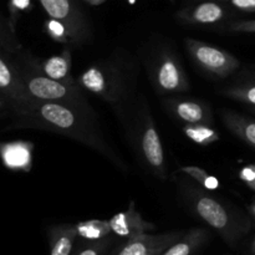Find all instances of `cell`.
<instances>
[{
    "label": "cell",
    "instance_id": "2",
    "mask_svg": "<svg viewBox=\"0 0 255 255\" xmlns=\"http://www.w3.org/2000/svg\"><path fill=\"white\" fill-rule=\"evenodd\" d=\"M138 75L136 57L119 47L110 56L87 66L76 81L85 92L110 105L121 121L138 99Z\"/></svg>",
    "mask_w": 255,
    "mask_h": 255
},
{
    "label": "cell",
    "instance_id": "11",
    "mask_svg": "<svg viewBox=\"0 0 255 255\" xmlns=\"http://www.w3.org/2000/svg\"><path fill=\"white\" fill-rule=\"evenodd\" d=\"M163 104L166 109L182 124L213 125L214 122L211 105L202 100L173 95L166 97Z\"/></svg>",
    "mask_w": 255,
    "mask_h": 255
},
{
    "label": "cell",
    "instance_id": "10",
    "mask_svg": "<svg viewBox=\"0 0 255 255\" xmlns=\"http://www.w3.org/2000/svg\"><path fill=\"white\" fill-rule=\"evenodd\" d=\"M184 232L174 231L161 234H142L111 249L109 255H161L174 242L178 241Z\"/></svg>",
    "mask_w": 255,
    "mask_h": 255
},
{
    "label": "cell",
    "instance_id": "28",
    "mask_svg": "<svg viewBox=\"0 0 255 255\" xmlns=\"http://www.w3.org/2000/svg\"><path fill=\"white\" fill-rule=\"evenodd\" d=\"M228 30L231 32H238V34H255V19L233 21L229 24Z\"/></svg>",
    "mask_w": 255,
    "mask_h": 255
},
{
    "label": "cell",
    "instance_id": "7",
    "mask_svg": "<svg viewBox=\"0 0 255 255\" xmlns=\"http://www.w3.org/2000/svg\"><path fill=\"white\" fill-rule=\"evenodd\" d=\"M184 45L192 61L206 74L218 79L233 75L241 66L238 57L219 46L207 44L193 37H186Z\"/></svg>",
    "mask_w": 255,
    "mask_h": 255
},
{
    "label": "cell",
    "instance_id": "33",
    "mask_svg": "<svg viewBox=\"0 0 255 255\" xmlns=\"http://www.w3.org/2000/svg\"><path fill=\"white\" fill-rule=\"evenodd\" d=\"M249 212H251V214L253 216V218L255 219V201L251 204V207H249Z\"/></svg>",
    "mask_w": 255,
    "mask_h": 255
},
{
    "label": "cell",
    "instance_id": "35",
    "mask_svg": "<svg viewBox=\"0 0 255 255\" xmlns=\"http://www.w3.org/2000/svg\"><path fill=\"white\" fill-rule=\"evenodd\" d=\"M253 111H254V114H255V107H253Z\"/></svg>",
    "mask_w": 255,
    "mask_h": 255
},
{
    "label": "cell",
    "instance_id": "16",
    "mask_svg": "<svg viewBox=\"0 0 255 255\" xmlns=\"http://www.w3.org/2000/svg\"><path fill=\"white\" fill-rule=\"evenodd\" d=\"M77 237L75 224H55L47 229L50 255H71Z\"/></svg>",
    "mask_w": 255,
    "mask_h": 255
},
{
    "label": "cell",
    "instance_id": "1",
    "mask_svg": "<svg viewBox=\"0 0 255 255\" xmlns=\"http://www.w3.org/2000/svg\"><path fill=\"white\" fill-rule=\"evenodd\" d=\"M15 117L19 128L41 129L71 138L99 153L119 171L128 172L126 162L107 141L91 106L35 100L25 110L15 112Z\"/></svg>",
    "mask_w": 255,
    "mask_h": 255
},
{
    "label": "cell",
    "instance_id": "22",
    "mask_svg": "<svg viewBox=\"0 0 255 255\" xmlns=\"http://www.w3.org/2000/svg\"><path fill=\"white\" fill-rule=\"evenodd\" d=\"M0 47L11 56H15L22 50L21 42L16 32L12 31L9 19H5L1 14H0Z\"/></svg>",
    "mask_w": 255,
    "mask_h": 255
},
{
    "label": "cell",
    "instance_id": "23",
    "mask_svg": "<svg viewBox=\"0 0 255 255\" xmlns=\"http://www.w3.org/2000/svg\"><path fill=\"white\" fill-rule=\"evenodd\" d=\"M221 94L234 101L255 107V84H239L224 87Z\"/></svg>",
    "mask_w": 255,
    "mask_h": 255
},
{
    "label": "cell",
    "instance_id": "15",
    "mask_svg": "<svg viewBox=\"0 0 255 255\" xmlns=\"http://www.w3.org/2000/svg\"><path fill=\"white\" fill-rule=\"evenodd\" d=\"M178 17L182 21L191 25H214L221 22L226 17V10L222 5L214 1H204L196 6L182 10L178 12Z\"/></svg>",
    "mask_w": 255,
    "mask_h": 255
},
{
    "label": "cell",
    "instance_id": "32",
    "mask_svg": "<svg viewBox=\"0 0 255 255\" xmlns=\"http://www.w3.org/2000/svg\"><path fill=\"white\" fill-rule=\"evenodd\" d=\"M249 253H251L252 255H255V238L252 241L251 247H249Z\"/></svg>",
    "mask_w": 255,
    "mask_h": 255
},
{
    "label": "cell",
    "instance_id": "9",
    "mask_svg": "<svg viewBox=\"0 0 255 255\" xmlns=\"http://www.w3.org/2000/svg\"><path fill=\"white\" fill-rule=\"evenodd\" d=\"M14 56L0 51V94L14 112H20L35 101L26 91Z\"/></svg>",
    "mask_w": 255,
    "mask_h": 255
},
{
    "label": "cell",
    "instance_id": "8",
    "mask_svg": "<svg viewBox=\"0 0 255 255\" xmlns=\"http://www.w3.org/2000/svg\"><path fill=\"white\" fill-rule=\"evenodd\" d=\"M42 9L51 19L62 22L70 36V46L81 47L92 40L94 32L89 19L74 0H39Z\"/></svg>",
    "mask_w": 255,
    "mask_h": 255
},
{
    "label": "cell",
    "instance_id": "20",
    "mask_svg": "<svg viewBox=\"0 0 255 255\" xmlns=\"http://www.w3.org/2000/svg\"><path fill=\"white\" fill-rule=\"evenodd\" d=\"M77 237L82 241L95 242L112 236L110 222L105 219H89L75 224Z\"/></svg>",
    "mask_w": 255,
    "mask_h": 255
},
{
    "label": "cell",
    "instance_id": "5",
    "mask_svg": "<svg viewBox=\"0 0 255 255\" xmlns=\"http://www.w3.org/2000/svg\"><path fill=\"white\" fill-rule=\"evenodd\" d=\"M15 60L20 75L22 77L27 94L36 101L64 102V104L91 106L87 92L79 84H65L47 77L40 70L39 59L30 55L24 49L15 55Z\"/></svg>",
    "mask_w": 255,
    "mask_h": 255
},
{
    "label": "cell",
    "instance_id": "29",
    "mask_svg": "<svg viewBox=\"0 0 255 255\" xmlns=\"http://www.w3.org/2000/svg\"><path fill=\"white\" fill-rule=\"evenodd\" d=\"M236 9L247 12H255V0H231Z\"/></svg>",
    "mask_w": 255,
    "mask_h": 255
},
{
    "label": "cell",
    "instance_id": "30",
    "mask_svg": "<svg viewBox=\"0 0 255 255\" xmlns=\"http://www.w3.org/2000/svg\"><path fill=\"white\" fill-rule=\"evenodd\" d=\"M82 1H85L89 5H92V6H97V5L104 4V2L107 1V0H82Z\"/></svg>",
    "mask_w": 255,
    "mask_h": 255
},
{
    "label": "cell",
    "instance_id": "34",
    "mask_svg": "<svg viewBox=\"0 0 255 255\" xmlns=\"http://www.w3.org/2000/svg\"><path fill=\"white\" fill-rule=\"evenodd\" d=\"M0 51H4V50H2V49H1V47H0ZM4 52H5V51H4Z\"/></svg>",
    "mask_w": 255,
    "mask_h": 255
},
{
    "label": "cell",
    "instance_id": "31",
    "mask_svg": "<svg viewBox=\"0 0 255 255\" xmlns=\"http://www.w3.org/2000/svg\"><path fill=\"white\" fill-rule=\"evenodd\" d=\"M5 105H9L7 104V101H6V99H5L4 96H2L1 94H0V110L2 109V107L5 106Z\"/></svg>",
    "mask_w": 255,
    "mask_h": 255
},
{
    "label": "cell",
    "instance_id": "4",
    "mask_svg": "<svg viewBox=\"0 0 255 255\" xmlns=\"http://www.w3.org/2000/svg\"><path fill=\"white\" fill-rule=\"evenodd\" d=\"M132 149L142 166L159 181L167 179V161L161 136L148 104L138 97L121 120Z\"/></svg>",
    "mask_w": 255,
    "mask_h": 255
},
{
    "label": "cell",
    "instance_id": "26",
    "mask_svg": "<svg viewBox=\"0 0 255 255\" xmlns=\"http://www.w3.org/2000/svg\"><path fill=\"white\" fill-rule=\"evenodd\" d=\"M30 7H31V0H9V11H10L9 22L12 31L16 32L15 31V26H16V21L20 12L26 11V10L30 9Z\"/></svg>",
    "mask_w": 255,
    "mask_h": 255
},
{
    "label": "cell",
    "instance_id": "12",
    "mask_svg": "<svg viewBox=\"0 0 255 255\" xmlns=\"http://www.w3.org/2000/svg\"><path fill=\"white\" fill-rule=\"evenodd\" d=\"M112 234L122 239H131L142 234L154 231L156 226L143 219L142 214L136 209L133 201L129 202L128 208L124 212L116 213L109 219Z\"/></svg>",
    "mask_w": 255,
    "mask_h": 255
},
{
    "label": "cell",
    "instance_id": "19",
    "mask_svg": "<svg viewBox=\"0 0 255 255\" xmlns=\"http://www.w3.org/2000/svg\"><path fill=\"white\" fill-rule=\"evenodd\" d=\"M182 132L184 136L198 146H209L221 139V133L209 124H183Z\"/></svg>",
    "mask_w": 255,
    "mask_h": 255
},
{
    "label": "cell",
    "instance_id": "14",
    "mask_svg": "<svg viewBox=\"0 0 255 255\" xmlns=\"http://www.w3.org/2000/svg\"><path fill=\"white\" fill-rule=\"evenodd\" d=\"M40 70L47 77L65 84H77L76 77L72 76V54L71 46H64V49L56 55H51L47 59L40 61Z\"/></svg>",
    "mask_w": 255,
    "mask_h": 255
},
{
    "label": "cell",
    "instance_id": "21",
    "mask_svg": "<svg viewBox=\"0 0 255 255\" xmlns=\"http://www.w3.org/2000/svg\"><path fill=\"white\" fill-rule=\"evenodd\" d=\"M179 172L187 178L193 179L197 184L208 192L217 191L221 187V182L216 176H212L198 166H182L179 167Z\"/></svg>",
    "mask_w": 255,
    "mask_h": 255
},
{
    "label": "cell",
    "instance_id": "24",
    "mask_svg": "<svg viewBox=\"0 0 255 255\" xmlns=\"http://www.w3.org/2000/svg\"><path fill=\"white\" fill-rule=\"evenodd\" d=\"M112 244L114 239L111 236L95 242L82 241L71 255H109L112 249Z\"/></svg>",
    "mask_w": 255,
    "mask_h": 255
},
{
    "label": "cell",
    "instance_id": "18",
    "mask_svg": "<svg viewBox=\"0 0 255 255\" xmlns=\"http://www.w3.org/2000/svg\"><path fill=\"white\" fill-rule=\"evenodd\" d=\"M222 121L234 136L255 149V120L231 110H223Z\"/></svg>",
    "mask_w": 255,
    "mask_h": 255
},
{
    "label": "cell",
    "instance_id": "27",
    "mask_svg": "<svg viewBox=\"0 0 255 255\" xmlns=\"http://www.w3.org/2000/svg\"><path fill=\"white\" fill-rule=\"evenodd\" d=\"M238 177L248 188L255 192V163L246 164L244 167H242Z\"/></svg>",
    "mask_w": 255,
    "mask_h": 255
},
{
    "label": "cell",
    "instance_id": "3",
    "mask_svg": "<svg viewBox=\"0 0 255 255\" xmlns=\"http://www.w3.org/2000/svg\"><path fill=\"white\" fill-rule=\"evenodd\" d=\"M177 187L186 206L209 228L216 231L228 246L236 247L249 233L252 223L246 216L198 187L196 182L187 181L184 176Z\"/></svg>",
    "mask_w": 255,
    "mask_h": 255
},
{
    "label": "cell",
    "instance_id": "25",
    "mask_svg": "<svg viewBox=\"0 0 255 255\" xmlns=\"http://www.w3.org/2000/svg\"><path fill=\"white\" fill-rule=\"evenodd\" d=\"M44 30L46 32L47 36L51 40H54L57 44H62L64 46H70V36L69 31H67L66 26H65L62 22L57 21V20L49 19L45 21L44 24Z\"/></svg>",
    "mask_w": 255,
    "mask_h": 255
},
{
    "label": "cell",
    "instance_id": "13",
    "mask_svg": "<svg viewBox=\"0 0 255 255\" xmlns=\"http://www.w3.org/2000/svg\"><path fill=\"white\" fill-rule=\"evenodd\" d=\"M34 144L27 141H14L0 143V158L7 169L30 172L32 167Z\"/></svg>",
    "mask_w": 255,
    "mask_h": 255
},
{
    "label": "cell",
    "instance_id": "6",
    "mask_svg": "<svg viewBox=\"0 0 255 255\" xmlns=\"http://www.w3.org/2000/svg\"><path fill=\"white\" fill-rule=\"evenodd\" d=\"M147 69L154 91L161 96H173L191 90L181 57L172 47L163 46L156 50Z\"/></svg>",
    "mask_w": 255,
    "mask_h": 255
},
{
    "label": "cell",
    "instance_id": "17",
    "mask_svg": "<svg viewBox=\"0 0 255 255\" xmlns=\"http://www.w3.org/2000/svg\"><path fill=\"white\" fill-rule=\"evenodd\" d=\"M211 238V232L206 228H192L161 255H194Z\"/></svg>",
    "mask_w": 255,
    "mask_h": 255
}]
</instances>
